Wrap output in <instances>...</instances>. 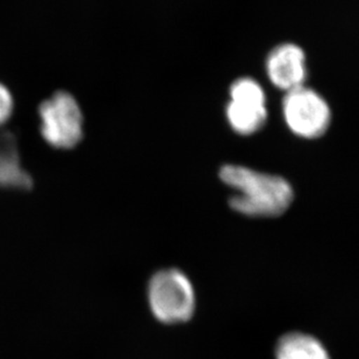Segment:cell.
<instances>
[{"instance_id": "ba28073f", "label": "cell", "mask_w": 359, "mask_h": 359, "mask_svg": "<svg viewBox=\"0 0 359 359\" xmlns=\"http://www.w3.org/2000/svg\"><path fill=\"white\" fill-rule=\"evenodd\" d=\"M227 116L235 132L241 135H250L265 125L268 112L262 104L231 100L227 107Z\"/></svg>"}, {"instance_id": "7a4b0ae2", "label": "cell", "mask_w": 359, "mask_h": 359, "mask_svg": "<svg viewBox=\"0 0 359 359\" xmlns=\"http://www.w3.org/2000/svg\"><path fill=\"white\" fill-rule=\"evenodd\" d=\"M150 309L166 325L189 321L196 309V294L190 279L178 269L156 272L148 285Z\"/></svg>"}, {"instance_id": "5b68a950", "label": "cell", "mask_w": 359, "mask_h": 359, "mask_svg": "<svg viewBox=\"0 0 359 359\" xmlns=\"http://www.w3.org/2000/svg\"><path fill=\"white\" fill-rule=\"evenodd\" d=\"M266 70L272 84L288 92L304 86L305 53L295 44H281L269 55Z\"/></svg>"}, {"instance_id": "9c48e42d", "label": "cell", "mask_w": 359, "mask_h": 359, "mask_svg": "<svg viewBox=\"0 0 359 359\" xmlns=\"http://www.w3.org/2000/svg\"><path fill=\"white\" fill-rule=\"evenodd\" d=\"M231 100L255 102L265 105V95L258 83L250 79H238L231 85Z\"/></svg>"}, {"instance_id": "3957f363", "label": "cell", "mask_w": 359, "mask_h": 359, "mask_svg": "<svg viewBox=\"0 0 359 359\" xmlns=\"http://www.w3.org/2000/svg\"><path fill=\"white\" fill-rule=\"evenodd\" d=\"M40 132L44 141L56 149H72L83 139V113L69 92L58 91L41 102Z\"/></svg>"}, {"instance_id": "52a82bcc", "label": "cell", "mask_w": 359, "mask_h": 359, "mask_svg": "<svg viewBox=\"0 0 359 359\" xmlns=\"http://www.w3.org/2000/svg\"><path fill=\"white\" fill-rule=\"evenodd\" d=\"M277 359H330L328 351L314 336L305 332H287L276 346Z\"/></svg>"}, {"instance_id": "6da1fadb", "label": "cell", "mask_w": 359, "mask_h": 359, "mask_svg": "<svg viewBox=\"0 0 359 359\" xmlns=\"http://www.w3.org/2000/svg\"><path fill=\"white\" fill-rule=\"evenodd\" d=\"M220 178L236 191V196L229 200L231 208L248 217H279L291 206L294 197L287 180L243 166H224Z\"/></svg>"}, {"instance_id": "30bf717a", "label": "cell", "mask_w": 359, "mask_h": 359, "mask_svg": "<svg viewBox=\"0 0 359 359\" xmlns=\"http://www.w3.org/2000/svg\"><path fill=\"white\" fill-rule=\"evenodd\" d=\"M14 109L13 97L10 90L0 83V127L10 119Z\"/></svg>"}, {"instance_id": "8992f818", "label": "cell", "mask_w": 359, "mask_h": 359, "mask_svg": "<svg viewBox=\"0 0 359 359\" xmlns=\"http://www.w3.org/2000/svg\"><path fill=\"white\" fill-rule=\"evenodd\" d=\"M0 187L11 190H29L33 180L24 169L17 140L11 133H0Z\"/></svg>"}, {"instance_id": "277c9868", "label": "cell", "mask_w": 359, "mask_h": 359, "mask_svg": "<svg viewBox=\"0 0 359 359\" xmlns=\"http://www.w3.org/2000/svg\"><path fill=\"white\" fill-rule=\"evenodd\" d=\"M283 111L292 132L305 139H316L323 135L332 119L325 99L305 86L286 93Z\"/></svg>"}]
</instances>
